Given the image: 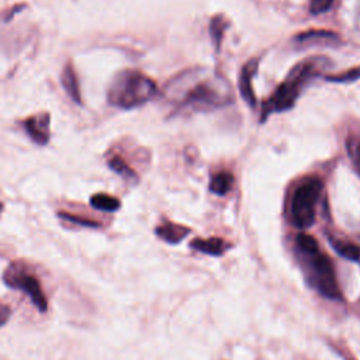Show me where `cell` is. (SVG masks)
<instances>
[{"label": "cell", "mask_w": 360, "mask_h": 360, "mask_svg": "<svg viewBox=\"0 0 360 360\" xmlns=\"http://www.w3.org/2000/svg\"><path fill=\"white\" fill-rule=\"evenodd\" d=\"M107 163L110 166L111 170H114L115 173H118L120 176H122L125 180H135V173L134 170L124 162V159L115 153H112L108 159Z\"/></svg>", "instance_id": "14"}, {"label": "cell", "mask_w": 360, "mask_h": 360, "mask_svg": "<svg viewBox=\"0 0 360 360\" xmlns=\"http://www.w3.org/2000/svg\"><path fill=\"white\" fill-rule=\"evenodd\" d=\"M352 158H353V162H354V165L357 166V169L360 172V142H357L354 145V148L352 149Z\"/></svg>", "instance_id": "20"}, {"label": "cell", "mask_w": 360, "mask_h": 360, "mask_svg": "<svg viewBox=\"0 0 360 360\" xmlns=\"http://www.w3.org/2000/svg\"><path fill=\"white\" fill-rule=\"evenodd\" d=\"M59 217L69 221V222H73V224H77V225H82V226H90V228H96V226H100L98 222L90 219V218H83V217H79V215H73L70 212H59Z\"/></svg>", "instance_id": "16"}, {"label": "cell", "mask_w": 360, "mask_h": 360, "mask_svg": "<svg viewBox=\"0 0 360 360\" xmlns=\"http://www.w3.org/2000/svg\"><path fill=\"white\" fill-rule=\"evenodd\" d=\"M3 280L8 287L24 291L39 312H45L48 309V300L44 294L41 283L25 263L22 262L11 263L4 270Z\"/></svg>", "instance_id": "6"}, {"label": "cell", "mask_w": 360, "mask_h": 360, "mask_svg": "<svg viewBox=\"0 0 360 360\" xmlns=\"http://www.w3.org/2000/svg\"><path fill=\"white\" fill-rule=\"evenodd\" d=\"M332 245L340 256H345L349 260H354V262L360 263V246L359 245H354L350 242H343V240H332Z\"/></svg>", "instance_id": "15"}, {"label": "cell", "mask_w": 360, "mask_h": 360, "mask_svg": "<svg viewBox=\"0 0 360 360\" xmlns=\"http://www.w3.org/2000/svg\"><path fill=\"white\" fill-rule=\"evenodd\" d=\"M24 131L38 145H46L51 136V118L48 112H38L21 122Z\"/></svg>", "instance_id": "7"}, {"label": "cell", "mask_w": 360, "mask_h": 360, "mask_svg": "<svg viewBox=\"0 0 360 360\" xmlns=\"http://www.w3.org/2000/svg\"><path fill=\"white\" fill-rule=\"evenodd\" d=\"M90 205L96 210H100V211L114 212L121 207V202L114 195H110V194H105V193H97V194L91 195Z\"/></svg>", "instance_id": "11"}, {"label": "cell", "mask_w": 360, "mask_h": 360, "mask_svg": "<svg viewBox=\"0 0 360 360\" xmlns=\"http://www.w3.org/2000/svg\"><path fill=\"white\" fill-rule=\"evenodd\" d=\"M257 69V62L256 60H249L242 72H240V77H239V84H240V93L243 96V98L246 100L248 104L255 105L256 100H255V91H253V86H252V79L256 73Z\"/></svg>", "instance_id": "9"}, {"label": "cell", "mask_w": 360, "mask_h": 360, "mask_svg": "<svg viewBox=\"0 0 360 360\" xmlns=\"http://www.w3.org/2000/svg\"><path fill=\"white\" fill-rule=\"evenodd\" d=\"M156 233L159 238H162L163 240H166L169 243H177L188 233V229L181 225H177V224L166 222L156 228Z\"/></svg>", "instance_id": "10"}, {"label": "cell", "mask_w": 360, "mask_h": 360, "mask_svg": "<svg viewBox=\"0 0 360 360\" xmlns=\"http://www.w3.org/2000/svg\"><path fill=\"white\" fill-rule=\"evenodd\" d=\"M156 91V83L150 77L139 70L127 69L112 79L107 100L114 107L129 110L152 100Z\"/></svg>", "instance_id": "3"}, {"label": "cell", "mask_w": 360, "mask_h": 360, "mask_svg": "<svg viewBox=\"0 0 360 360\" xmlns=\"http://www.w3.org/2000/svg\"><path fill=\"white\" fill-rule=\"evenodd\" d=\"M167 97L179 107L208 111L232 101V89L219 73L210 69H194L169 83Z\"/></svg>", "instance_id": "1"}, {"label": "cell", "mask_w": 360, "mask_h": 360, "mask_svg": "<svg viewBox=\"0 0 360 360\" xmlns=\"http://www.w3.org/2000/svg\"><path fill=\"white\" fill-rule=\"evenodd\" d=\"M297 248L304 260L302 267L308 274L311 285L328 298H339V287L335 278L333 266L326 255H323L316 240L307 233L297 235Z\"/></svg>", "instance_id": "2"}, {"label": "cell", "mask_w": 360, "mask_h": 360, "mask_svg": "<svg viewBox=\"0 0 360 360\" xmlns=\"http://www.w3.org/2000/svg\"><path fill=\"white\" fill-rule=\"evenodd\" d=\"M316 75L315 62L305 60L297 65L285 77V80L274 90L269 100L263 105L262 117H267L274 112H283L290 110L297 101L300 93L307 86V83Z\"/></svg>", "instance_id": "4"}, {"label": "cell", "mask_w": 360, "mask_h": 360, "mask_svg": "<svg viewBox=\"0 0 360 360\" xmlns=\"http://www.w3.org/2000/svg\"><path fill=\"white\" fill-rule=\"evenodd\" d=\"M233 184V176L228 172H219L212 176L210 181V190L218 195L226 194Z\"/></svg>", "instance_id": "12"}, {"label": "cell", "mask_w": 360, "mask_h": 360, "mask_svg": "<svg viewBox=\"0 0 360 360\" xmlns=\"http://www.w3.org/2000/svg\"><path fill=\"white\" fill-rule=\"evenodd\" d=\"M360 77V68L357 69H352L340 76H336V77H328L329 80H333V82H352V80H356Z\"/></svg>", "instance_id": "18"}, {"label": "cell", "mask_w": 360, "mask_h": 360, "mask_svg": "<svg viewBox=\"0 0 360 360\" xmlns=\"http://www.w3.org/2000/svg\"><path fill=\"white\" fill-rule=\"evenodd\" d=\"M60 83L62 87L65 89V91L68 93V96L75 101V103H82V93H80V86H79V79L76 75V70L72 65V62L69 60L60 73Z\"/></svg>", "instance_id": "8"}, {"label": "cell", "mask_w": 360, "mask_h": 360, "mask_svg": "<svg viewBox=\"0 0 360 360\" xmlns=\"http://www.w3.org/2000/svg\"><path fill=\"white\" fill-rule=\"evenodd\" d=\"M336 0H311L309 10L312 14H321L328 11Z\"/></svg>", "instance_id": "17"}, {"label": "cell", "mask_w": 360, "mask_h": 360, "mask_svg": "<svg viewBox=\"0 0 360 360\" xmlns=\"http://www.w3.org/2000/svg\"><path fill=\"white\" fill-rule=\"evenodd\" d=\"M191 248L201 250L210 255H221L225 249V243L219 238H210V239H195L191 242Z\"/></svg>", "instance_id": "13"}, {"label": "cell", "mask_w": 360, "mask_h": 360, "mask_svg": "<svg viewBox=\"0 0 360 360\" xmlns=\"http://www.w3.org/2000/svg\"><path fill=\"white\" fill-rule=\"evenodd\" d=\"M10 316H11V309H10V307L6 305V304H0V328H1L4 323H7V321L10 319Z\"/></svg>", "instance_id": "19"}, {"label": "cell", "mask_w": 360, "mask_h": 360, "mask_svg": "<svg viewBox=\"0 0 360 360\" xmlns=\"http://www.w3.org/2000/svg\"><path fill=\"white\" fill-rule=\"evenodd\" d=\"M321 191L322 183L318 177L307 179L295 188L291 200V221L297 228L305 229L314 224Z\"/></svg>", "instance_id": "5"}, {"label": "cell", "mask_w": 360, "mask_h": 360, "mask_svg": "<svg viewBox=\"0 0 360 360\" xmlns=\"http://www.w3.org/2000/svg\"><path fill=\"white\" fill-rule=\"evenodd\" d=\"M1 211H3V204L0 202V214H1Z\"/></svg>", "instance_id": "21"}]
</instances>
